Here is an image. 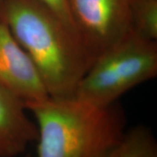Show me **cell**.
Segmentation results:
<instances>
[{
    "label": "cell",
    "instance_id": "6da1fadb",
    "mask_svg": "<svg viewBox=\"0 0 157 157\" xmlns=\"http://www.w3.org/2000/svg\"><path fill=\"white\" fill-rule=\"evenodd\" d=\"M0 20L33 60L49 96H74L94 61L77 30L39 0H0Z\"/></svg>",
    "mask_w": 157,
    "mask_h": 157
},
{
    "label": "cell",
    "instance_id": "3957f363",
    "mask_svg": "<svg viewBox=\"0 0 157 157\" xmlns=\"http://www.w3.org/2000/svg\"><path fill=\"white\" fill-rule=\"evenodd\" d=\"M156 75V41L131 31L94 59L74 96L97 106H110Z\"/></svg>",
    "mask_w": 157,
    "mask_h": 157
},
{
    "label": "cell",
    "instance_id": "9c48e42d",
    "mask_svg": "<svg viewBox=\"0 0 157 157\" xmlns=\"http://www.w3.org/2000/svg\"><path fill=\"white\" fill-rule=\"evenodd\" d=\"M39 1L45 6H47L53 12H55L65 22L75 28L70 11L69 0H39Z\"/></svg>",
    "mask_w": 157,
    "mask_h": 157
},
{
    "label": "cell",
    "instance_id": "30bf717a",
    "mask_svg": "<svg viewBox=\"0 0 157 157\" xmlns=\"http://www.w3.org/2000/svg\"><path fill=\"white\" fill-rule=\"evenodd\" d=\"M25 157H33V155L32 154H30V153H28V154H26V155H25Z\"/></svg>",
    "mask_w": 157,
    "mask_h": 157
},
{
    "label": "cell",
    "instance_id": "ba28073f",
    "mask_svg": "<svg viewBox=\"0 0 157 157\" xmlns=\"http://www.w3.org/2000/svg\"><path fill=\"white\" fill-rule=\"evenodd\" d=\"M132 31L145 39H157V0H133Z\"/></svg>",
    "mask_w": 157,
    "mask_h": 157
},
{
    "label": "cell",
    "instance_id": "52a82bcc",
    "mask_svg": "<svg viewBox=\"0 0 157 157\" xmlns=\"http://www.w3.org/2000/svg\"><path fill=\"white\" fill-rule=\"evenodd\" d=\"M101 157H157V142L143 125L127 129L117 143Z\"/></svg>",
    "mask_w": 157,
    "mask_h": 157
},
{
    "label": "cell",
    "instance_id": "8992f818",
    "mask_svg": "<svg viewBox=\"0 0 157 157\" xmlns=\"http://www.w3.org/2000/svg\"><path fill=\"white\" fill-rule=\"evenodd\" d=\"M37 138L25 102L0 86V157L23 155Z\"/></svg>",
    "mask_w": 157,
    "mask_h": 157
},
{
    "label": "cell",
    "instance_id": "277c9868",
    "mask_svg": "<svg viewBox=\"0 0 157 157\" xmlns=\"http://www.w3.org/2000/svg\"><path fill=\"white\" fill-rule=\"evenodd\" d=\"M133 0H69L74 26L94 59L132 31Z\"/></svg>",
    "mask_w": 157,
    "mask_h": 157
},
{
    "label": "cell",
    "instance_id": "7a4b0ae2",
    "mask_svg": "<svg viewBox=\"0 0 157 157\" xmlns=\"http://www.w3.org/2000/svg\"><path fill=\"white\" fill-rule=\"evenodd\" d=\"M25 105L38 128L37 157H101L127 130L116 103L97 106L75 96H49Z\"/></svg>",
    "mask_w": 157,
    "mask_h": 157
},
{
    "label": "cell",
    "instance_id": "5b68a950",
    "mask_svg": "<svg viewBox=\"0 0 157 157\" xmlns=\"http://www.w3.org/2000/svg\"><path fill=\"white\" fill-rule=\"evenodd\" d=\"M0 86L25 104L49 97L33 60L1 20Z\"/></svg>",
    "mask_w": 157,
    "mask_h": 157
}]
</instances>
